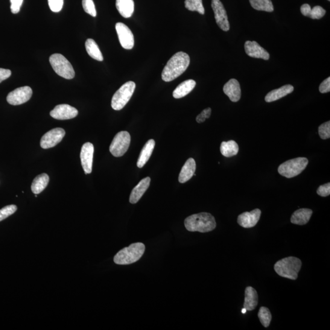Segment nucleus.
I'll list each match as a JSON object with an SVG mask.
<instances>
[{"label":"nucleus","instance_id":"423d86ee","mask_svg":"<svg viewBox=\"0 0 330 330\" xmlns=\"http://www.w3.org/2000/svg\"><path fill=\"white\" fill-rule=\"evenodd\" d=\"M136 84L133 81H128L122 85L114 95L112 100L113 110H121L126 105L132 97Z\"/></svg>","mask_w":330,"mask_h":330},{"label":"nucleus","instance_id":"f03ea898","mask_svg":"<svg viewBox=\"0 0 330 330\" xmlns=\"http://www.w3.org/2000/svg\"><path fill=\"white\" fill-rule=\"evenodd\" d=\"M186 229L191 232H209L217 226L214 216L203 212L189 216L184 221Z\"/></svg>","mask_w":330,"mask_h":330},{"label":"nucleus","instance_id":"4468645a","mask_svg":"<svg viewBox=\"0 0 330 330\" xmlns=\"http://www.w3.org/2000/svg\"><path fill=\"white\" fill-rule=\"evenodd\" d=\"M78 112L75 108L68 104L58 105L51 111V116L58 120H68L75 118Z\"/></svg>","mask_w":330,"mask_h":330},{"label":"nucleus","instance_id":"ea45409f","mask_svg":"<svg viewBox=\"0 0 330 330\" xmlns=\"http://www.w3.org/2000/svg\"><path fill=\"white\" fill-rule=\"evenodd\" d=\"M319 91L321 93H327L330 91V78H327L319 86Z\"/></svg>","mask_w":330,"mask_h":330},{"label":"nucleus","instance_id":"bb28decb","mask_svg":"<svg viewBox=\"0 0 330 330\" xmlns=\"http://www.w3.org/2000/svg\"><path fill=\"white\" fill-rule=\"evenodd\" d=\"M238 143L233 140L229 142H223L220 146V151L222 155L226 157H231L236 156L239 153Z\"/></svg>","mask_w":330,"mask_h":330},{"label":"nucleus","instance_id":"f704fd0d","mask_svg":"<svg viewBox=\"0 0 330 330\" xmlns=\"http://www.w3.org/2000/svg\"><path fill=\"white\" fill-rule=\"evenodd\" d=\"M319 134L322 139H329L330 138V122L327 121L325 123L320 125L319 127Z\"/></svg>","mask_w":330,"mask_h":330},{"label":"nucleus","instance_id":"a878e982","mask_svg":"<svg viewBox=\"0 0 330 330\" xmlns=\"http://www.w3.org/2000/svg\"><path fill=\"white\" fill-rule=\"evenodd\" d=\"M49 182V177L48 174L43 173L39 175L33 180L31 184V191L35 195L40 194L44 191Z\"/></svg>","mask_w":330,"mask_h":330},{"label":"nucleus","instance_id":"58836bf2","mask_svg":"<svg viewBox=\"0 0 330 330\" xmlns=\"http://www.w3.org/2000/svg\"><path fill=\"white\" fill-rule=\"evenodd\" d=\"M10 1L12 13L13 14L19 13L23 4V0H10Z\"/></svg>","mask_w":330,"mask_h":330},{"label":"nucleus","instance_id":"aec40b11","mask_svg":"<svg viewBox=\"0 0 330 330\" xmlns=\"http://www.w3.org/2000/svg\"><path fill=\"white\" fill-rule=\"evenodd\" d=\"M294 90L293 86L291 84L283 86L279 89H274L268 93L265 96V101L267 102H272L278 101L279 99L285 97V96L291 94Z\"/></svg>","mask_w":330,"mask_h":330},{"label":"nucleus","instance_id":"f3484780","mask_svg":"<svg viewBox=\"0 0 330 330\" xmlns=\"http://www.w3.org/2000/svg\"><path fill=\"white\" fill-rule=\"evenodd\" d=\"M223 92L233 102H238L241 98L240 84L235 79H230L224 84Z\"/></svg>","mask_w":330,"mask_h":330},{"label":"nucleus","instance_id":"0eeeda50","mask_svg":"<svg viewBox=\"0 0 330 330\" xmlns=\"http://www.w3.org/2000/svg\"><path fill=\"white\" fill-rule=\"evenodd\" d=\"M49 60L52 68L61 77L70 80L75 77L74 68L63 55L58 54L52 55Z\"/></svg>","mask_w":330,"mask_h":330},{"label":"nucleus","instance_id":"6ab92c4d","mask_svg":"<svg viewBox=\"0 0 330 330\" xmlns=\"http://www.w3.org/2000/svg\"><path fill=\"white\" fill-rule=\"evenodd\" d=\"M196 168V162L194 159L190 158L181 169L179 176V182L183 183L187 182L192 177L194 176Z\"/></svg>","mask_w":330,"mask_h":330},{"label":"nucleus","instance_id":"6e6552de","mask_svg":"<svg viewBox=\"0 0 330 330\" xmlns=\"http://www.w3.org/2000/svg\"><path fill=\"white\" fill-rule=\"evenodd\" d=\"M131 137L126 131H122L116 134L111 143L110 151L114 157H120L127 153L130 147Z\"/></svg>","mask_w":330,"mask_h":330},{"label":"nucleus","instance_id":"cd10ccee","mask_svg":"<svg viewBox=\"0 0 330 330\" xmlns=\"http://www.w3.org/2000/svg\"><path fill=\"white\" fill-rule=\"evenodd\" d=\"M85 48L87 54L93 59L99 61L104 60L103 55H102V52L95 40L92 39H87L85 42Z\"/></svg>","mask_w":330,"mask_h":330},{"label":"nucleus","instance_id":"a19ab883","mask_svg":"<svg viewBox=\"0 0 330 330\" xmlns=\"http://www.w3.org/2000/svg\"><path fill=\"white\" fill-rule=\"evenodd\" d=\"M11 71L9 69L0 68V83L10 77Z\"/></svg>","mask_w":330,"mask_h":330},{"label":"nucleus","instance_id":"2eb2a0df","mask_svg":"<svg viewBox=\"0 0 330 330\" xmlns=\"http://www.w3.org/2000/svg\"><path fill=\"white\" fill-rule=\"evenodd\" d=\"M261 211L259 209L246 212L239 215L238 222L239 225L245 228H251L255 226L261 217Z\"/></svg>","mask_w":330,"mask_h":330},{"label":"nucleus","instance_id":"b1692460","mask_svg":"<svg viewBox=\"0 0 330 330\" xmlns=\"http://www.w3.org/2000/svg\"><path fill=\"white\" fill-rule=\"evenodd\" d=\"M116 7L119 14L124 18H129L134 12L133 0H116Z\"/></svg>","mask_w":330,"mask_h":330},{"label":"nucleus","instance_id":"20e7f679","mask_svg":"<svg viewBox=\"0 0 330 330\" xmlns=\"http://www.w3.org/2000/svg\"><path fill=\"white\" fill-rule=\"evenodd\" d=\"M145 252V245L142 243L131 244L119 251L114 257V262L118 265L133 264L141 259Z\"/></svg>","mask_w":330,"mask_h":330},{"label":"nucleus","instance_id":"5701e85b","mask_svg":"<svg viewBox=\"0 0 330 330\" xmlns=\"http://www.w3.org/2000/svg\"><path fill=\"white\" fill-rule=\"evenodd\" d=\"M155 145H156V142L154 139H150L146 143L140 153L138 162H137V166L139 168H143L150 159L151 155L153 153Z\"/></svg>","mask_w":330,"mask_h":330},{"label":"nucleus","instance_id":"ddd939ff","mask_svg":"<svg viewBox=\"0 0 330 330\" xmlns=\"http://www.w3.org/2000/svg\"><path fill=\"white\" fill-rule=\"evenodd\" d=\"M94 151V146L89 142L84 143L81 148L80 153L81 165L86 174L91 173Z\"/></svg>","mask_w":330,"mask_h":330},{"label":"nucleus","instance_id":"473e14b6","mask_svg":"<svg viewBox=\"0 0 330 330\" xmlns=\"http://www.w3.org/2000/svg\"><path fill=\"white\" fill-rule=\"evenodd\" d=\"M82 5L84 11L87 14L94 17L97 16V12L93 0H82Z\"/></svg>","mask_w":330,"mask_h":330},{"label":"nucleus","instance_id":"72a5a7b5","mask_svg":"<svg viewBox=\"0 0 330 330\" xmlns=\"http://www.w3.org/2000/svg\"><path fill=\"white\" fill-rule=\"evenodd\" d=\"M17 209V207L15 205H9L0 209V221L14 214Z\"/></svg>","mask_w":330,"mask_h":330},{"label":"nucleus","instance_id":"c9c22d12","mask_svg":"<svg viewBox=\"0 0 330 330\" xmlns=\"http://www.w3.org/2000/svg\"><path fill=\"white\" fill-rule=\"evenodd\" d=\"M50 9L54 13H59L62 10L64 0H48Z\"/></svg>","mask_w":330,"mask_h":330},{"label":"nucleus","instance_id":"a211bd4d","mask_svg":"<svg viewBox=\"0 0 330 330\" xmlns=\"http://www.w3.org/2000/svg\"><path fill=\"white\" fill-rule=\"evenodd\" d=\"M150 183L151 178L150 177H146L140 181L138 185L133 189L131 193L129 199L131 204H136L138 202L143 195L147 192L150 185Z\"/></svg>","mask_w":330,"mask_h":330},{"label":"nucleus","instance_id":"dca6fc26","mask_svg":"<svg viewBox=\"0 0 330 330\" xmlns=\"http://www.w3.org/2000/svg\"><path fill=\"white\" fill-rule=\"evenodd\" d=\"M245 51L248 56L252 58H261L264 60L270 59V55L256 41L247 40L244 45Z\"/></svg>","mask_w":330,"mask_h":330},{"label":"nucleus","instance_id":"e433bc0d","mask_svg":"<svg viewBox=\"0 0 330 330\" xmlns=\"http://www.w3.org/2000/svg\"><path fill=\"white\" fill-rule=\"evenodd\" d=\"M212 110L210 108H207V109L204 110L202 112H201L199 115L197 117V121L198 123H202L206 120L207 119L210 118V115H211Z\"/></svg>","mask_w":330,"mask_h":330},{"label":"nucleus","instance_id":"7c9ffc66","mask_svg":"<svg viewBox=\"0 0 330 330\" xmlns=\"http://www.w3.org/2000/svg\"><path fill=\"white\" fill-rule=\"evenodd\" d=\"M258 317L260 322L265 328L270 325L271 319H272L269 309L266 307H263V306L259 309Z\"/></svg>","mask_w":330,"mask_h":330},{"label":"nucleus","instance_id":"2f4dec72","mask_svg":"<svg viewBox=\"0 0 330 330\" xmlns=\"http://www.w3.org/2000/svg\"><path fill=\"white\" fill-rule=\"evenodd\" d=\"M326 11L320 6H316L311 9L308 17L312 19H320L325 15Z\"/></svg>","mask_w":330,"mask_h":330},{"label":"nucleus","instance_id":"4c0bfd02","mask_svg":"<svg viewBox=\"0 0 330 330\" xmlns=\"http://www.w3.org/2000/svg\"><path fill=\"white\" fill-rule=\"evenodd\" d=\"M317 194L320 197H328L330 195V183H327L320 185L317 189Z\"/></svg>","mask_w":330,"mask_h":330},{"label":"nucleus","instance_id":"7ed1b4c3","mask_svg":"<svg viewBox=\"0 0 330 330\" xmlns=\"http://www.w3.org/2000/svg\"><path fill=\"white\" fill-rule=\"evenodd\" d=\"M302 262L296 257L290 256L280 260L274 265V271L283 278L296 280L302 267Z\"/></svg>","mask_w":330,"mask_h":330},{"label":"nucleus","instance_id":"412c9836","mask_svg":"<svg viewBox=\"0 0 330 330\" xmlns=\"http://www.w3.org/2000/svg\"><path fill=\"white\" fill-rule=\"evenodd\" d=\"M245 302L244 307L247 311H253L258 304V295L255 289L247 287L245 292Z\"/></svg>","mask_w":330,"mask_h":330},{"label":"nucleus","instance_id":"37998d69","mask_svg":"<svg viewBox=\"0 0 330 330\" xmlns=\"http://www.w3.org/2000/svg\"><path fill=\"white\" fill-rule=\"evenodd\" d=\"M328 1H329H329H330V0H328Z\"/></svg>","mask_w":330,"mask_h":330},{"label":"nucleus","instance_id":"c756f323","mask_svg":"<svg viewBox=\"0 0 330 330\" xmlns=\"http://www.w3.org/2000/svg\"><path fill=\"white\" fill-rule=\"evenodd\" d=\"M185 7L189 11H197L202 15L205 14L202 0H185Z\"/></svg>","mask_w":330,"mask_h":330},{"label":"nucleus","instance_id":"c85d7f7f","mask_svg":"<svg viewBox=\"0 0 330 330\" xmlns=\"http://www.w3.org/2000/svg\"><path fill=\"white\" fill-rule=\"evenodd\" d=\"M250 5L256 10L271 13L274 7L271 0H249Z\"/></svg>","mask_w":330,"mask_h":330},{"label":"nucleus","instance_id":"9b49d317","mask_svg":"<svg viewBox=\"0 0 330 330\" xmlns=\"http://www.w3.org/2000/svg\"><path fill=\"white\" fill-rule=\"evenodd\" d=\"M32 95H33V90L30 87H20L9 93L7 101L12 105H21L30 100Z\"/></svg>","mask_w":330,"mask_h":330},{"label":"nucleus","instance_id":"4be33fe9","mask_svg":"<svg viewBox=\"0 0 330 330\" xmlns=\"http://www.w3.org/2000/svg\"><path fill=\"white\" fill-rule=\"evenodd\" d=\"M312 215V210L309 209H300L296 210L292 215V223L297 225H305L310 220Z\"/></svg>","mask_w":330,"mask_h":330},{"label":"nucleus","instance_id":"f8f14e48","mask_svg":"<svg viewBox=\"0 0 330 330\" xmlns=\"http://www.w3.org/2000/svg\"><path fill=\"white\" fill-rule=\"evenodd\" d=\"M116 30L119 42L125 49H132L134 46V36L129 28L124 23L119 22L116 24Z\"/></svg>","mask_w":330,"mask_h":330},{"label":"nucleus","instance_id":"f257e3e1","mask_svg":"<svg viewBox=\"0 0 330 330\" xmlns=\"http://www.w3.org/2000/svg\"><path fill=\"white\" fill-rule=\"evenodd\" d=\"M191 63L189 55L179 52L173 55L166 64L162 73V78L166 82L173 81L185 72Z\"/></svg>","mask_w":330,"mask_h":330},{"label":"nucleus","instance_id":"9d476101","mask_svg":"<svg viewBox=\"0 0 330 330\" xmlns=\"http://www.w3.org/2000/svg\"><path fill=\"white\" fill-rule=\"evenodd\" d=\"M212 8L214 12L215 19L218 26L222 30H229L230 25L226 11L220 0H212Z\"/></svg>","mask_w":330,"mask_h":330},{"label":"nucleus","instance_id":"1a4fd4ad","mask_svg":"<svg viewBox=\"0 0 330 330\" xmlns=\"http://www.w3.org/2000/svg\"><path fill=\"white\" fill-rule=\"evenodd\" d=\"M66 131L62 128H55L46 132L40 140V147L46 150L57 146L62 141Z\"/></svg>","mask_w":330,"mask_h":330},{"label":"nucleus","instance_id":"79ce46f5","mask_svg":"<svg viewBox=\"0 0 330 330\" xmlns=\"http://www.w3.org/2000/svg\"><path fill=\"white\" fill-rule=\"evenodd\" d=\"M246 312H247V309H245V308L242 310V314H245L246 313Z\"/></svg>","mask_w":330,"mask_h":330},{"label":"nucleus","instance_id":"393cba45","mask_svg":"<svg viewBox=\"0 0 330 330\" xmlns=\"http://www.w3.org/2000/svg\"><path fill=\"white\" fill-rule=\"evenodd\" d=\"M196 81L194 80H188L184 81L180 83L173 91V97L175 99H180L188 95L192 90L195 88Z\"/></svg>","mask_w":330,"mask_h":330},{"label":"nucleus","instance_id":"39448f33","mask_svg":"<svg viewBox=\"0 0 330 330\" xmlns=\"http://www.w3.org/2000/svg\"><path fill=\"white\" fill-rule=\"evenodd\" d=\"M308 160L305 157H299L288 160L279 166L278 173L281 176L292 178L302 173L308 165Z\"/></svg>","mask_w":330,"mask_h":330}]
</instances>
